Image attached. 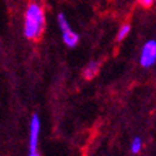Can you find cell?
Returning <instances> with one entry per match:
<instances>
[{
	"label": "cell",
	"mask_w": 156,
	"mask_h": 156,
	"mask_svg": "<svg viewBox=\"0 0 156 156\" xmlns=\"http://www.w3.org/2000/svg\"><path fill=\"white\" fill-rule=\"evenodd\" d=\"M99 70H100V64L98 61H90L83 70V76L86 80H90L98 75Z\"/></svg>",
	"instance_id": "5"
},
{
	"label": "cell",
	"mask_w": 156,
	"mask_h": 156,
	"mask_svg": "<svg viewBox=\"0 0 156 156\" xmlns=\"http://www.w3.org/2000/svg\"><path fill=\"white\" fill-rule=\"evenodd\" d=\"M139 4L144 8H150L152 4H154V0H137Z\"/></svg>",
	"instance_id": "8"
},
{
	"label": "cell",
	"mask_w": 156,
	"mask_h": 156,
	"mask_svg": "<svg viewBox=\"0 0 156 156\" xmlns=\"http://www.w3.org/2000/svg\"><path fill=\"white\" fill-rule=\"evenodd\" d=\"M156 61V41L149 40L141 49L140 64L142 68H151Z\"/></svg>",
	"instance_id": "2"
},
{
	"label": "cell",
	"mask_w": 156,
	"mask_h": 156,
	"mask_svg": "<svg viewBox=\"0 0 156 156\" xmlns=\"http://www.w3.org/2000/svg\"><path fill=\"white\" fill-rule=\"evenodd\" d=\"M45 28L44 9L37 3H30L25 11L24 19V35L29 40H39Z\"/></svg>",
	"instance_id": "1"
},
{
	"label": "cell",
	"mask_w": 156,
	"mask_h": 156,
	"mask_svg": "<svg viewBox=\"0 0 156 156\" xmlns=\"http://www.w3.org/2000/svg\"><path fill=\"white\" fill-rule=\"evenodd\" d=\"M40 134V119L36 114L30 120V137H29V154H37V142Z\"/></svg>",
	"instance_id": "3"
},
{
	"label": "cell",
	"mask_w": 156,
	"mask_h": 156,
	"mask_svg": "<svg viewBox=\"0 0 156 156\" xmlns=\"http://www.w3.org/2000/svg\"><path fill=\"white\" fill-rule=\"evenodd\" d=\"M62 40L69 48H75L79 43V35L74 30H71V28H68L62 30Z\"/></svg>",
	"instance_id": "4"
},
{
	"label": "cell",
	"mask_w": 156,
	"mask_h": 156,
	"mask_svg": "<svg viewBox=\"0 0 156 156\" xmlns=\"http://www.w3.org/2000/svg\"><path fill=\"white\" fill-rule=\"evenodd\" d=\"M141 147H142V140L140 137H135L131 142V151L134 154H137V152H140Z\"/></svg>",
	"instance_id": "7"
},
{
	"label": "cell",
	"mask_w": 156,
	"mask_h": 156,
	"mask_svg": "<svg viewBox=\"0 0 156 156\" xmlns=\"http://www.w3.org/2000/svg\"><path fill=\"white\" fill-rule=\"evenodd\" d=\"M130 30H131V27L129 24H124L120 27L119 31H118V36H116V40L118 41H122L124 39L130 34Z\"/></svg>",
	"instance_id": "6"
}]
</instances>
